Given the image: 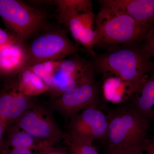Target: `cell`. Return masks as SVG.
I'll return each mask as SVG.
<instances>
[{"instance_id": "6da1fadb", "label": "cell", "mask_w": 154, "mask_h": 154, "mask_svg": "<svg viewBox=\"0 0 154 154\" xmlns=\"http://www.w3.org/2000/svg\"><path fill=\"white\" fill-rule=\"evenodd\" d=\"M93 57L96 71L103 76H115L128 83L132 88L134 94L145 82L154 67L150 56L142 44L137 42L110 46L104 53L96 54Z\"/></svg>"}, {"instance_id": "7a4b0ae2", "label": "cell", "mask_w": 154, "mask_h": 154, "mask_svg": "<svg viewBox=\"0 0 154 154\" xmlns=\"http://www.w3.org/2000/svg\"><path fill=\"white\" fill-rule=\"evenodd\" d=\"M95 30L98 45L110 46L141 43L151 28L138 22L128 15L105 6H101L95 16Z\"/></svg>"}, {"instance_id": "3957f363", "label": "cell", "mask_w": 154, "mask_h": 154, "mask_svg": "<svg viewBox=\"0 0 154 154\" xmlns=\"http://www.w3.org/2000/svg\"><path fill=\"white\" fill-rule=\"evenodd\" d=\"M108 129L104 139L107 147L128 148L142 151L148 139L149 122L128 106L113 109L107 115Z\"/></svg>"}, {"instance_id": "277c9868", "label": "cell", "mask_w": 154, "mask_h": 154, "mask_svg": "<svg viewBox=\"0 0 154 154\" xmlns=\"http://www.w3.org/2000/svg\"><path fill=\"white\" fill-rule=\"evenodd\" d=\"M25 50L26 59L22 69L45 62L63 60L66 57L86 50L73 44L64 32L58 31L40 35Z\"/></svg>"}, {"instance_id": "5b68a950", "label": "cell", "mask_w": 154, "mask_h": 154, "mask_svg": "<svg viewBox=\"0 0 154 154\" xmlns=\"http://www.w3.org/2000/svg\"><path fill=\"white\" fill-rule=\"evenodd\" d=\"M0 16L21 40L37 31L45 19L43 13L16 0H0Z\"/></svg>"}, {"instance_id": "8992f818", "label": "cell", "mask_w": 154, "mask_h": 154, "mask_svg": "<svg viewBox=\"0 0 154 154\" xmlns=\"http://www.w3.org/2000/svg\"><path fill=\"white\" fill-rule=\"evenodd\" d=\"M18 126L36 140L44 150L61 139L63 134L48 111L38 105L32 107L17 120Z\"/></svg>"}, {"instance_id": "52a82bcc", "label": "cell", "mask_w": 154, "mask_h": 154, "mask_svg": "<svg viewBox=\"0 0 154 154\" xmlns=\"http://www.w3.org/2000/svg\"><path fill=\"white\" fill-rule=\"evenodd\" d=\"M95 72L93 63L79 57L63 60L51 78L49 85L50 91L53 90L60 96L94 76Z\"/></svg>"}, {"instance_id": "ba28073f", "label": "cell", "mask_w": 154, "mask_h": 154, "mask_svg": "<svg viewBox=\"0 0 154 154\" xmlns=\"http://www.w3.org/2000/svg\"><path fill=\"white\" fill-rule=\"evenodd\" d=\"M99 89L95 77H92L59 96L53 106L63 115L72 117L85 108L96 106Z\"/></svg>"}, {"instance_id": "9c48e42d", "label": "cell", "mask_w": 154, "mask_h": 154, "mask_svg": "<svg viewBox=\"0 0 154 154\" xmlns=\"http://www.w3.org/2000/svg\"><path fill=\"white\" fill-rule=\"evenodd\" d=\"M58 11L61 22L66 26L75 40L94 57L96 53L93 47L98 42V36L93 11L78 12L58 7Z\"/></svg>"}, {"instance_id": "30bf717a", "label": "cell", "mask_w": 154, "mask_h": 154, "mask_svg": "<svg viewBox=\"0 0 154 154\" xmlns=\"http://www.w3.org/2000/svg\"><path fill=\"white\" fill-rule=\"evenodd\" d=\"M71 118L70 135L91 143L105 139L108 129V118L96 106L85 108Z\"/></svg>"}, {"instance_id": "8fae6325", "label": "cell", "mask_w": 154, "mask_h": 154, "mask_svg": "<svg viewBox=\"0 0 154 154\" xmlns=\"http://www.w3.org/2000/svg\"><path fill=\"white\" fill-rule=\"evenodd\" d=\"M101 6L125 13L138 22L152 28L154 26V0H102Z\"/></svg>"}, {"instance_id": "7c38bea8", "label": "cell", "mask_w": 154, "mask_h": 154, "mask_svg": "<svg viewBox=\"0 0 154 154\" xmlns=\"http://www.w3.org/2000/svg\"><path fill=\"white\" fill-rule=\"evenodd\" d=\"M33 105L30 97L20 92L17 85L0 96V120L5 125L8 122L17 121Z\"/></svg>"}, {"instance_id": "4fadbf2b", "label": "cell", "mask_w": 154, "mask_h": 154, "mask_svg": "<svg viewBox=\"0 0 154 154\" xmlns=\"http://www.w3.org/2000/svg\"><path fill=\"white\" fill-rule=\"evenodd\" d=\"M128 106L149 121L154 119V67L141 87L131 96Z\"/></svg>"}, {"instance_id": "5bb4252c", "label": "cell", "mask_w": 154, "mask_h": 154, "mask_svg": "<svg viewBox=\"0 0 154 154\" xmlns=\"http://www.w3.org/2000/svg\"><path fill=\"white\" fill-rule=\"evenodd\" d=\"M25 59V49L19 43L0 45V71L3 72H20Z\"/></svg>"}, {"instance_id": "9a60e30c", "label": "cell", "mask_w": 154, "mask_h": 154, "mask_svg": "<svg viewBox=\"0 0 154 154\" xmlns=\"http://www.w3.org/2000/svg\"><path fill=\"white\" fill-rule=\"evenodd\" d=\"M102 92L106 100L113 103H119L131 98L133 90L128 83L114 75L103 76Z\"/></svg>"}, {"instance_id": "2e32d148", "label": "cell", "mask_w": 154, "mask_h": 154, "mask_svg": "<svg viewBox=\"0 0 154 154\" xmlns=\"http://www.w3.org/2000/svg\"><path fill=\"white\" fill-rule=\"evenodd\" d=\"M17 86L20 92L29 97L50 91L44 81L29 68L22 69L19 72Z\"/></svg>"}, {"instance_id": "e0dca14e", "label": "cell", "mask_w": 154, "mask_h": 154, "mask_svg": "<svg viewBox=\"0 0 154 154\" xmlns=\"http://www.w3.org/2000/svg\"><path fill=\"white\" fill-rule=\"evenodd\" d=\"M10 144L14 149H39L36 140L28 133L23 131L14 132L10 139Z\"/></svg>"}, {"instance_id": "ac0fdd59", "label": "cell", "mask_w": 154, "mask_h": 154, "mask_svg": "<svg viewBox=\"0 0 154 154\" xmlns=\"http://www.w3.org/2000/svg\"><path fill=\"white\" fill-rule=\"evenodd\" d=\"M68 139L67 143L69 152L70 154H99L93 143L80 139L70 135Z\"/></svg>"}, {"instance_id": "d6986e66", "label": "cell", "mask_w": 154, "mask_h": 154, "mask_svg": "<svg viewBox=\"0 0 154 154\" xmlns=\"http://www.w3.org/2000/svg\"><path fill=\"white\" fill-rule=\"evenodd\" d=\"M61 60L45 62L35 65L29 68L35 74L40 77L49 87L53 75L57 68Z\"/></svg>"}, {"instance_id": "ffe728a7", "label": "cell", "mask_w": 154, "mask_h": 154, "mask_svg": "<svg viewBox=\"0 0 154 154\" xmlns=\"http://www.w3.org/2000/svg\"><path fill=\"white\" fill-rule=\"evenodd\" d=\"M58 7L66 8L78 12L92 11L93 4L90 0H61L57 1Z\"/></svg>"}, {"instance_id": "44dd1931", "label": "cell", "mask_w": 154, "mask_h": 154, "mask_svg": "<svg viewBox=\"0 0 154 154\" xmlns=\"http://www.w3.org/2000/svg\"><path fill=\"white\" fill-rule=\"evenodd\" d=\"M143 42L144 49L151 57L154 58V26L149 30Z\"/></svg>"}, {"instance_id": "7402d4cb", "label": "cell", "mask_w": 154, "mask_h": 154, "mask_svg": "<svg viewBox=\"0 0 154 154\" xmlns=\"http://www.w3.org/2000/svg\"><path fill=\"white\" fill-rule=\"evenodd\" d=\"M105 150L106 154H146L140 150L119 147H107Z\"/></svg>"}, {"instance_id": "603a6c76", "label": "cell", "mask_w": 154, "mask_h": 154, "mask_svg": "<svg viewBox=\"0 0 154 154\" xmlns=\"http://www.w3.org/2000/svg\"><path fill=\"white\" fill-rule=\"evenodd\" d=\"M18 43L17 38L11 36L5 30L0 28V45Z\"/></svg>"}, {"instance_id": "cb8c5ba5", "label": "cell", "mask_w": 154, "mask_h": 154, "mask_svg": "<svg viewBox=\"0 0 154 154\" xmlns=\"http://www.w3.org/2000/svg\"><path fill=\"white\" fill-rule=\"evenodd\" d=\"M142 151L146 154H154V140L148 139L143 146Z\"/></svg>"}, {"instance_id": "d4e9b609", "label": "cell", "mask_w": 154, "mask_h": 154, "mask_svg": "<svg viewBox=\"0 0 154 154\" xmlns=\"http://www.w3.org/2000/svg\"><path fill=\"white\" fill-rule=\"evenodd\" d=\"M42 154H70L65 150L62 149H54L49 147L45 149Z\"/></svg>"}, {"instance_id": "484cf974", "label": "cell", "mask_w": 154, "mask_h": 154, "mask_svg": "<svg viewBox=\"0 0 154 154\" xmlns=\"http://www.w3.org/2000/svg\"><path fill=\"white\" fill-rule=\"evenodd\" d=\"M7 154H33L31 150L29 149H14Z\"/></svg>"}, {"instance_id": "4316f807", "label": "cell", "mask_w": 154, "mask_h": 154, "mask_svg": "<svg viewBox=\"0 0 154 154\" xmlns=\"http://www.w3.org/2000/svg\"><path fill=\"white\" fill-rule=\"evenodd\" d=\"M5 125L0 120V143L2 140V138L3 133H4V130L5 128Z\"/></svg>"}, {"instance_id": "83f0119b", "label": "cell", "mask_w": 154, "mask_h": 154, "mask_svg": "<svg viewBox=\"0 0 154 154\" xmlns=\"http://www.w3.org/2000/svg\"><path fill=\"white\" fill-rule=\"evenodd\" d=\"M152 139L153 140H154V134L153 135V137L152 138Z\"/></svg>"}]
</instances>
